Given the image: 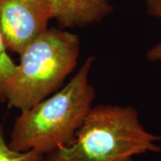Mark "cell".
I'll return each instance as SVG.
<instances>
[{
  "instance_id": "obj_1",
  "label": "cell",
  "mask_w": 161,
  "mask_h": 161,
  "mask_svg": "<svg viewBox=\"0 0 161 161\" xmlns=\"http://www.w3.org/2000/svg\"><path fill=\"white\" fill-rule=\"evenodd\" d=\"M94 60L93 56L89 57L60 91L21 111L8 142L12 149L35 150L47 156L74 141L95 98V90L89 80Z\"/></svg>"
},
{
  "instance_id": "obj_2",
  "label": "cell",
  "mask_w": 161,
  "mask_h": 161,
  "mask_svg": "<svg viewBox=\"0 0 161 161\" xmlns=\"http://www.w3.org/2000/svg\"><path fill=\"white\" fill-rule=\"evenodd\" d=\"M161 137L146 131L132 107L92 108L75 138L46 156L45 161H132L134 156L159 152Z\"/></svg>"
},
{
  "instance_id": "obj_3",
  "label": "cell",
  "mask_w": 161,
  "mask_h": 161,
  "mask_svg": "<svg viewBox=\"0 0 161 161\" xmlns=\"http://www.w3.org/2000/svg\"><path fill=\"white\" fill-rule=\"evenodd\" d=\"M79 55L77 35L48 28L20 54V63L5 85L8 106L27 110L58 91L75 68Z\"/></svg>"
},
{
  "instance_id": "obj_4",
  "label": "cell",
  "mask_w": 161,
  "mask_h": 161,
  "mask_svg": "<svg viewBox=\"0 0 161 161\" xmlns=\"http://www.w3.org/2000/svg\"><path fill=\"white\" fill-rule=\"evenodd\" d=\"M53 19L50 0H0V33L7 51L22 52Z\"/></svg>"
},
{
  "instance_id": "obj_5",
  "label": "cell",
  "mask_w": 161,
  "mask_h": 161,
  "mask_svg": "<svg viewBox=\"0 0 161 161\" xmlns=\"http://www.w3.org/2000/svg\"><path fill=\"white\" fill-rule=\"evenodd\" d=\"M53 19L64 28L83 27L99 22L112 12L111 0H50Z\"/></svg>"
},
{
  "instance_id": "obj_6",
  "label": "cell",
  "mask_w": 161,
  "mask_h": 161,
  "mask_svg": "<svg viewBox=\"0 0 161 161\" xmlns=\"http://www.w3.org/2000/svg\"><path fill=\"white\" fill-rule=\"evenodd\" d=\"M46 156L35 150L18 151L6 142L4 129L0 127V161H45Z\"/></svg>"
},
{
  "instance_id": "obj_7",
  "label": "cell",
  "mask_w": 161,
  "mask_h": 161,
  "mask_svg": "<svg viewBox=\"0 0 161 161\" xmlns=\"http://www.w3.org/2000/svg\"><path fill=\"white\" fill-rule=\"evenodd\" d=\"M16 67V64L13 61L7 53L4 44L2 35L0 33V101L5 102V85L6 80L10 77Z\"/></svg>"
},
{
  "instance_id": "obj_8",
  "label": "cell",
  "mask_w": 161,
  "mask_h": 161,
  "mask_svg": "<svg viewBox=\"0 0 161 161\" xmlns=\"http://www.w3.org/2000/svg\"><path fill=\"white\" fill-rule=\"evenodd\" d=\"M150 15L161 18V0H145ZM147 58L151 62H161V41L147 52Z\"/></svg>"
}]
</instances>
